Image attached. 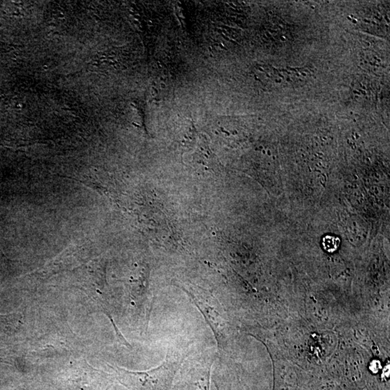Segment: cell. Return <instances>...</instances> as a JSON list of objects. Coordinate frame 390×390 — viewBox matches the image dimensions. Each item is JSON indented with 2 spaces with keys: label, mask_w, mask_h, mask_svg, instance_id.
<instances>
[{
  "label": "cell",
  "mask_w": 390,
  "mask_h": 390,
  "mask_svg": "<svg viewBox=\"0 0 390 390\" xmlns=\"http://www.w3.org/2000/svg\"><path fill=\"white\" fill-rule=\"evenodd\" d=\"M361 60L362 61L364 68L367 70H381L383 67L382 60L376 53L366 51L363 52L361 55Z\"/></svg>",
  "instance_id": "1"
},
{
  "label": "cell",
  "mask_w": 390,
  "mask_h": 390,
  "mask_svg": "<svg viewBox=\"0 0 390 390\" xmlns=\"http://www.w3.org/2000/svg\"><path fill=\"white\" fill-rule=\"evenodd\" d=\"M340 239L338 236L326 235L322 239V246L324 250L329 253H333L338 250Z\"/></svg>",
  "instance_id": "2"
}]
</instances>
